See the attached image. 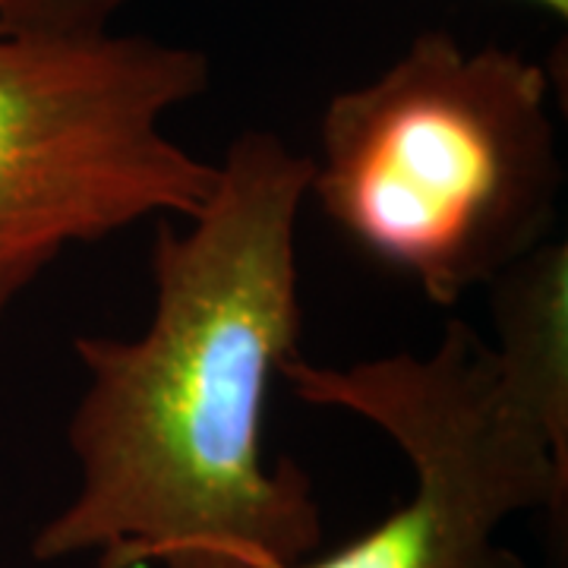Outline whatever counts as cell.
I'll return each mask as SVG.
<instances>
[{
    "instance_id": "obj_1",
    "label": "cell",
    "mask_w": 568,
    "mask_h": 568,
    "mask_svg": "<svg viewBox=\"0 0 568 568\" xmlns=\"http://www.w3.org/2000/svg\"><path fill=\"white\" fill-rule=\"evenodd\" d=\"M205 205L159 222L152 313L130 338L73 342L77 489L36 562L275 568L316 556L323 508L294 462L265 465V398L301 354L297 224L313 159L272 130L227 145Z\"/></svg>"
},
{
    "instance_id": "obj_2",
    "label": "cell",
    "mask_w": 568,
    "mask_h": 568,
    "mask_svg": "<svg viewBox=\"0 0 568 568\" xmlns=\"http://www.w3.org/2000/svg\"><path fill=\"white\" fill-rule=\"evenodd\" d=\"M310 159V200L325 219L439 306L547 244L559 209L547 70L443 29L335 92Z\"/></svg>"
},
{
    "instance_id": "obj_3",
    "label": "cell",
    "mask_w": 568,
    "mask_h": 568,
    "mask_svg": "<svg viewBox=\"0 0 568 568\" xmlns=\"http://www.w3.org/2000/svg\"><path fill=\"white\" fill-rule=\"evenodd\" d=\"M209 82L193 44L111 26L0 32V316L63 250L203 209L219 164L164 118Z\"/></svg>"
},
{
    "instance_id": "obj_4",
    "label": "cell",
    "mask_w": 568,
    "mask_h": 568,
    "mask_svg": "<svg viewBox=\"0 0 568 568\" xmlns=\"http://www.w3.org/2000/svg\"><path fill=\"white\" fill-rule=\"evenodd\" d=\"M278 376L304 405L379 429L414 487L357 540L275 568H525L503 528L530 511L566 515L568 458L511 402L493 347L465 320H452L429 354L351 366L294 354Z\"/></svg>"
},
{
    "instance_id": "obj_5",
    "label": "cell",
    "mask_w": 568,
    "mask_h": 568,
    "mask_svg": "<svg viewBox=\"0 0 568 568\" xmlns=\"http://www.w3.org/2000/svg\"><path fill=\"white\" fill-rule=\"evenodd\" d=\"M493 361L518 410L568 458V250L540 244L489 284Z\"/></svg>"
},
{
    "instance_id": "obj_6",
    "label": "cell",
    "mask_w": 568,
    "mask_h": 568,
    "mask_svg": "<svg viewBox=\"0 0 568 568\" xmlns=\"http://www.w3.org/2000/svg\"><path fill=\"white\" fill-rule=\"evenodd\" d=\"M133 0H0V32H82L108 29ZM566 20L568 0H525Z\"/></svg>"
}]
</instances>
